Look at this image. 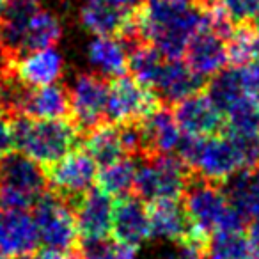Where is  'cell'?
<instances>
[{
	"label": "cell",
	"instance_id": "1",
	"mask_svg": "<svg viewBox=\"0 0 259 259\" xmlns=\"http://www.w3.org/2000/svg\"><path fill=\"white\" fill-rule=\"evenodd\" d=\"M202 0H144L135 13V29L165 59H181L188 41L201 29Z\"/></svg>",
	"mask_w": 259,
	"mask_h": 259
},
{
	"label": "cell",
	"instance_id": "2",
	"mask_svg": "<svg viewBox=\"0 0 259 259\" xmlns=\"http://www.w3.org/2000/svg\"><path fill=\"white\" fill-rule=\"evenodd\" d=\"M185 213L190 222L192 236L185 243L204 247L208 238L217 231H243L245 217L227 199L217 183L202 178L188 183L185 190Z\"/></svg>",
	"mask_w": 259,
	"mask_h": 259
},
{
	"label": "cell",
	"instance_id": "3",
	"mask_svg": "<svg viewBox=\"0 0 259 259\" xmlns=\"http://www.w3.org/2000/svg\"><path fill=\"white\" fill-rule=\"evenodd\" d=\"M11 124L15 148L43 165L59 162L78 144V128L64 119H30L16 115Z\"/></svg>",
	"mask_w": 259,
	"mask_h": 259
},
{
	"label": "cell",
	"instance_id": "4",
	"mask_svg": "<svg viewBox=\"0 0 259 259\" xmlns=\"http://www.w3.org/2000/svg\"><path fill=\"white\" fill-rule=\"evenodd\" d=\"M180 158L190 169L197 172L199 178L211 183H226L238 170H243L234 149L233 142L222 135H206V137H183L178 149Z\"/></svg>",
	"mask_w": 259,
	"mask_h": 259
},
{
	"label": "cell",
	"instance_id": "5",
	"mask_svg": "<svg viewBox=\"0 0 259 259\" xmlns=\"http://www.w3.org/2000/svg\"><path fill=\"white\" fill-rule=\"evenodd\" d=\"M47 172L41 163L23 153H8L0 158V208L29 209L45 194Z\"/></svg>",
	"mask_w": 259,
	"mask_h": 259
},
{
	"label": "cell",
	"instance_id": "6",
	"mask_svg": "<svg viewBox=\"0 0 259 259\" xmlns=\"http://www.w3.org/2000/svg\"><path fill=\"white\" fill-rule=\"evenodd\" d=\"M188 165L174 155L146 156V160L137 167L134 188L139 199L148 202L178 199L185 194L190 183Z\"/></svg>",
	"mask_w": 259,
	"mask_h": 259
},
{
	"label": "cell",
	"instance_id": "7",
	"mask_svg": "<svg viewBox=\"0 0 259 259\" xmlns=\"http://www.w3.org/2000/svg\"><path fill=\"white\" fill-rule=\"evenodd\" d=\"M32 208L37 241L45 250L69 252L75 248L78 241L75 213L64 197L57 194H43Z\"/></svg>",
	"mask_w": 259,
	"mask_h": 259
},
{
	"label": "cell",
	"instance_id": "8",
	"mask_svg": "<svg viewBox=\"0 0 259 259\" xmlns=\"http://www.w3.org/2000/svg\"><path fill=\"white\" fill-rule=\"evenodd\" d=\"M160 105V100L151 89L139 83L135 78L119 76L108 85L105 119L112 124L139 122Z\"/></svg>",
	"mask_w": 259,
	"mask_h": 259
},
{
	"label": "cell",
	"instance_id": "9",
	"mask_svg": "<svg viewBox=\"0 0 259 259\" xmlns=\"http://www.w3.org/2000/svg\"><path fill=\"white\" fill-rule=\"evenodd\" d=\"M96 180L98 163L89 153L80 149H73L59 162L52 163L47 172V181L54 188V194L75 202L94 187Z\"/></svg>",
	"mask_w": 259,
	"mask_h": 259
},
{
	"label": "cell",
	"instance_id": "10",
	"mask_svg": "<svg viewBox=\"0 0 259 259\" xmlns=\"http://www.w3.org/2000/svg\"><path fill=\"white\" fill-rule=\"evenodd\" d=\"M69 94V112L75 117V126L78 130H93L105 119L108 83L100 75L82 73L73 80Z\"/></svg>",
	"mask_w": 259,
	"mask_h": 259
},
{
	"label": "cell",
	"instance_id": "11",
	"mask_svg": "<svg viewBox=\"0 0 259 259\" xmlns=\"http://www.w3.org/2000/svg\"><path fill=\"white\" fill-rule=\"evenodd\" d=\"M112 211L114 204L110 195L101 188H91L76 201L75 222L82 243L105 240L110 234Z\"/></svg>",
	"mask_w": 259,
	"mask_h": 259
},
{
	"label": "cell",
	"instance_id": "12",
	"mask_svg": "<svg viewBox=\"0 0 259 259\" xmlns=\"http://www.w3.org/2000/svg\"><path fill=\"white\" fill-rule=\"evenodd\" d=\"M37 231L25 209L0 208V259H18L36 250Z\"/></svg>",
	"mask_w": 259,
	"mask_h": 259
},
{
	"label": "cell",
	"instance_id": "13",
	"mask_svg": "<svg viewBox=\"0 0 259 259\" xmlns=\"http://www.w3.org/2000/svg\"><path fill=\"white\" fill-rule=\"evenodd\" d=\"M11 71L27 87H43L57 83L64 71V59L54 47L25 52L11 61Z\"/></svg>",
	"mask_w": 259,
	"mask_h": 259
},
{
	"label": "cell",
	"instance_id": "14",
	"mask_svg": "<svg viewBox=\"0 0 259 259\" xmlns=\"http://www.w3.org/2000/svg\"><path fill=\"white\" fill-rule=\"evenodd\" d=\"M139 126L142 134L144 156L178 153L183 141V132L170 110L158 105L142 121H139Z\"/></svg>",
	"mask_w": 259,
	"mask_h": 259
},
{
	"label": "cell",
	"instance_id": "15",
	"mask_svg": "<svg viewBox=\"0 0 259 259\" xmlns=\"http://www.w3.org/2000/svg\"><path fill=\"white\" fill-rule=\"evenodd\" d=\"M226 41L220 34L206 27L204 23L201 29L192 36L188 41L187 50L183 57L187 59L188 68L194 73H197L201 78L213 76L219 71H222L227 64V47Z\"/></svg>",
	"mask_w": 259,
	"mask_h": 259
},
{
	"label": "cell",
	"instance_id": "16",
	"mask_svg": "<svg viewBox=\"0 0 259 259\" xmlns=\"http://www.w3.org/2000/svg\"><path fill=\"white\" fill-rule=\"evenodd\" d=\"M172 114L181 132L190 137H206L217 134L224 122V115L211 103V100L206 94L199 93L178 101Z\"/></svg>",
	"mask_w": 259,
	"mask_h": 259
},
{
	"label": "cell",
	"instance_id": "17",
	"mask_svg": "<svg viewBox=\"0 0 259 259\" xmlns=\"http://www.w3.org/2000/svg\"><path fill=\"white\" fill-rule=\"evenodd\" d=\"M112 233L117 241L139 247L151 236L149 211L142 199L122 195L112 211Z\"/></svg>",
	"mask_w": 259,
	"mask_h": 259
},
{
	"label": "cell",
	"instance_id": "18",
	"mask_svg": "<svg viewBox=\"0 0 259 259\" xmlns=\"http://www.w3.org/2000/svg\"><path fill=\"white\" fill-rule=\"evenodd\" d=\"M80 23L96 36H122L124 39L137 37L135 16L110 8L103 0H83L80 8Z\"/></svg>",
	"mask_w": 259,
	"mask_h": 259
},
{
	"label": "cell",
	"instance_id": "19",
	"mask_svg": "<svg viewBox=\"0 0 259 259\" xmlns=\"http://www.w3.org/2000/svg\"><path fill=\"white\" fill-rule=\"evenodd\" d=\"M151 236L163 241L185 243L190 240L192 229L185 208L176 199L155 201L148 208Z\"/></svg>",
	"mask_w": 259,
	"mask_h": 259
},
{
	"label": "cell",
	"instance_id": "20",
	"mask_svg": "<svg viewBox=\"0 0 259 259\" xmlns=\"http://www.w3.org/2000/svg\"><path fill=\"white\" fill-rule=\"evenodd\" d=\"M202 80L204 78L192 71L187 62H181V59H167L153 89L160 100L176 105L178 101L199 93L204 83Z\"/></svg>",
	"mask_w": 259,
	"mask_h": 259
},
{
	"label": "cell",
	"instance_id": "21",
	"mask_svg": "<svg viewBox=\"0 0 259 259\" xmlns=\"http://www.w3.org/2000/svg\"><path fill=\"white\" fill-rule=\"evenodd\" d=\"M69 114L68 89L57 83L29 87L23 96L20 115L30 119H64Z\"/></svg>",
	"mask_w": 259,
	"mask_h": 259
},
{
	"label": "cell",
	"instance_id": "22",
	"mask_svg": "<svg viewBox=\"0 0 259 259\" xmlns=\"http://www.w3.org/2000/svg\"><path fill=\"white\" fill-rule=\"evenodd\" d=\"M87 59L103 78H119L128 71V48L114 36H96L87 48Z\"/></svg>",
	"mask_w": 259,
	"mask_h": 259
},
{
	"label": "cell",
	"instance_id": "23",
	"mask_svg": "<svg viewBox=\"0 0 259 259\" xmlns=\"http://www.w3.org/2000/svg\"><path fill=\"white\" fill-rule=\"evenodd\" d=\"M226 183V195L231 204L245 219H259V165L238 170Z\"/></svg>",
	"mask_w": 259,
	"mask_h": 259
},
{
	"label": "cell",
	"instance_id": "24",
	"mask_svg": "<svg viewBox=\"0 0 259 259\" xmlns=\"http://www.w3.org/2000/svg\"><path fill=\"white\" fill-rule=\"evenodd\" d=\"M62 36V23L54 13L47 9H36L27 20L25 30H23L22 54L39 48L54 47Z\"/></svg>",
	"mask_w": 259,
	"mask_h": 259
},
{
	"label": "cell",
	"instance_id": "25",
	"mask_svg": "<svg viewBox=\"0 0 259 259\" xmlns=\"http://www.w3.org/2000/svg\"><path fill=\"white\" fill-rule=\"evenodd\" d=\"M87 153L93 156L98 165H108V163L121 160L126 156V149L121 139V128L119 124H98L89 130L85 141Z\"/></svg>",
	"mask_w": 259,
	"mask_h": 259
},
{
	"label": "cell",
	"instance_id": "26",
	"mask_svg": "<svg viewBox=\"0 0 259 259\" xmlns=\"http://www.w3.org/2000/svg\"><path fill=\"white\" fill-rule=\"evenodd\" d=\"M130 48L128 68L134 73V78L148 89H153L167 59L146 41H137L130 45Z\"/></svg>",
	"mask_w": 259,
	"mask_h": 259
},
{
	"label": "cell",
	"instance_id": "27",
	"mask_svg": "<svg viewBox=\"0 0 259 259\" xmlns=\"http://www.w3.org/2000/svg\"><path fill=\"white\" fill-rule=\"evenodd\" d=\"M206 96L224 115L233 105H236L241 98H245L240 82V73L236 69H222L217 75H213L208 83Z\"/></svg>",
	"mask_w": 259,
	"mask_h": 259
},
{
	"label": "cell",
	"instance_id": "28",
	"mask_svg": "<svg viewBox=\"0 0 259 259\" xmlns=\"http://www.w3.org/2000/svg\"><path fill=\"white\" fill-rule=\"evenodd\" d=\"M137 163L132 158H121L108 165L101 167V172H98V181L103 192L108 195L122 197L134 188Z\"/></svg>",
	"mask_w": 259,
	"mask_h": 259
},
{
	"label": "cell",
	"instance_id": "29",
	"mask_svg": "<svg viewBox=\"0 0 259 259\" xmlns=\"http://www.w3.org/2000/svg\"><path fill=\"white\" fill-rule=\"evenodd\" d=\"M206 250L215 259H250L243 231H217L208 238Z\"/></svg>",
	"mask_w": 259,
	"mask_h": 259
},
{
	"label": "cell",
	"instance_id": "30",
	"mask_svg": "<svg viewBox=\"0 0 259 259\" xmlns=\"http://www.w3.org/2000/svg\"><path fill=\"white\" fill-rule=\"evenodd\" d=\"M82 259H137V247L105 238L82 243Z\"/></svg>",
	"mask_w": 259,
	"mask_h": 259
},
{
	"label": "cell",
	"instance_id": "31",
	"mask_svg": "<svg viewBox=\"0 0 259 259\" xmlns=\"http://www.w3.org/2000/svg\"><path fill=\"white\" fill-rule=\"evenodd\" d=\"M227 61L234 66H243L254 59V30L248 25H241L231 32L226 41Z\"/></svg>",
	"mask_w": 259,
	"mask_h": 259
},
{
	"label": "cell",
	"instance_id": "32",
	"mask_svg": "<svg viewBox=\"0 0 259 259\" xmlns=\"http://www.w3.org/2000/svg\"><path fill=\"white\" fill-rule=\"evenodd\" d=\"M233 23H247L259 13V0H217Z\"/></svg>",
	"mask_w": 259,
	"mask_h": 259
},
{
	"label": "cell",
	"instance_id": "33",
	"mask_svg": "<svg viewBox=\"0 0 259 259\" xmlns=\"http://www.w3.org/2000/svg\"><path fill=\"white\" fill-rule=\"evenodd\" d=\"M240 82L243 94L259 107V61H250L241 66L240 71Z\"/></svg>",
	"mask_w": 259,
	"mask_h": 259
},
{
	"label": "cell",
	"instance_id": "34",
	"mask_svg": "<svg viewBox=\"0 0 259 259\" xmlns=\"http://www.w3.org/2000/svg\"><path fill=\"white\" fill-rule=\"evenodd\" d=\"M15 148V137H13V124L8 115L0 114V158H4L8 153Z\"/></svg>",
	"mask_w": 259,
	"mask_h": 259
},
{
	"label": "cell",
	"instance_id": "35",
	"mask_svg": "<svg viewBox=\"0 0 259 259\" xmlns=\"http://www.w3.org/2000/svg\"><path fill=\"white\" fill-rule=\"evenodd\" d=\"M103 2L110 6V8L124 13V15L135 16V13L139 11V8L142 6V2H144V0H103Z\"/></svg>",
	"mask_w": 259,
	"mask_h": 259
},
{
	"label": "cell",
	"instance_id": "36",
	"mask_svg": "<svg viewBox=\"0 0 259 259\" xmlns=\"http://www.w3.org/2000/svg\"><path fill=\"white\" fill-rule=\"evenodd\" d=\"M248 248H250V259H259V219H254L247 233Z\"/></svg>",
	"mask_w": 259,
	"mask_h": 259
},
{
	"label": "cell",
	"instance_id": "37",
	"mask_svg": "<svg viewBox=\"0 0 259 259\" xmlns=\"http://www.w3.org/2000/svg\"><path fill=\"white\" fill-rule=\"evenodd\" d=\"M254 59L259 61V30L254 32Z\"/></svg>",
	"mask_w": 259,
	"mask_h": 259
},
{
	"label": "cell",
	"instance_id": "38",
	"mask_svg": "<svg viewBox=\"0 0 259 259\" xmlns=\"http://www.w3.org/2000/svg\"><path fill=\"white\" fill-rule=\"evenodd\" d=\"M8 2H9V0H0V22H2V18H4V15H6V8H8Z\"/></svg>",
	"mask_w": 259,
	"mask_h": 259
},
{
	"label": "cell",
	"instance_id": "39",
	"mask_svg": "<svg viewBox=\"0 0 259 259\" xmlns=\"http://www.w3.org/2000/svg\"><path fill=\"white\" fill-rule=\"evenodd\" d=\"M257 18H259V13H257Z\"/></svg>",
	"mask_w": 259,
	"mask_h": 259
}]
</instances>
